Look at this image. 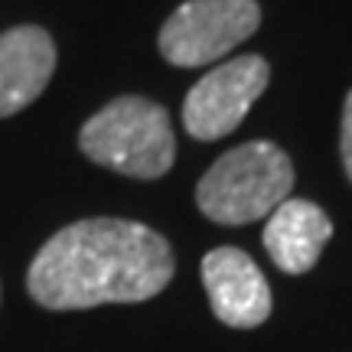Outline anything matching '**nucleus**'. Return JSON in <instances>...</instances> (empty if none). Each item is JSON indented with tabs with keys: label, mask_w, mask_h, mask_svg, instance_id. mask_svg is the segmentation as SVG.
<instances>
[{
	"label": "nucleus",
	"mask_w": 352,
	"mask_h": 352,
	"mask_svg": "<svg viewBox=\"0 0 352 352\" xmlns=\"http://www.w3.org/2000/svg\"><path fill=\"white\" fill-rule=\"evenodd\" d=\"M340 151H342V166H346V176L352 179V91L346 95V104H342V138H340Z\"/></svg>",
	"instance_id": "1a4fd4ad"
},
{
	"label": "nucleus",
	"mask_w": 352,
	"mask_h": 352,
	"mask_svg": "<svg viewBox=\"0 0 352 352\" xmlns=\"http://www.w3.org/2000/svg\"><path fill=\"white\" fill-rule=\"evenodd\" d=\"M170 241L131 219H82L56 232L26 271L30 297L46 310L144 303L173 280Z\"/></svg>",
	"instance_id": "f257e3e1"
},
{
	"label": "nucleus",
	"mask_w": 352,
	"mask_h": 352,
	"mask_svg": "<svg viewBox=\"0 0 352 352\" xmlns=\"http://www.w3.org/2000/svg\"><path fill=\"white\" fill-rule=\"evenodd\" d=\"M78 147L98 166L134 179H160L176 157L166 108L140 95H121L91 114L78 131Z\"/></svg>",
	"instance_id": "f03ea898"
},
{
	"label": "nucleus",
	"mask_w": 352,
	"mask_h": 352,
	"mask_svg": "<svg viewBox=\"0 0 352 352\" xmlns=\"http://www.w3.org/2000/svg\"><path fill=\"white\" fill-rule=\"evenodd\" d=\"M56 72V43L43 26L0 33V118L23 111L46 91Z\"/></svg>",
	"instance_id": "0eeeda50"
},
{
	"label": "nucleus",
	"mask_w": 352,
	"mask_h": 352,
	"mask_svg": "<svg viewBox=\"0 0 352 352\" xmlns=\"http://www.w3.org/2000/svg\"><path fill=\"white\" fill-rule=\"evenodd\" d=\"M202 287L212 314L232 329H254L271 316V287L241 248H215L202 258Z\"/></svg>",
	"instance_id": "423d86ee"
},
{
	"label": "nucleus",
	"mask_w": 352,
	"mask_h": 352,
	"mask_svg": "<svg viewBox=\"0 0 352 352\" xmlns=\"http://www.w3.org/2000/svg\"><path fill=\"white\" fill-rule=\"evenodd\" d=\"M261 23L254 0H186L164 23L157 46L179 69H196L222 59L241 46Z\"/></svg>",
	"instance_id": "20e7f679"
},
{
	"label": "nucleus",
	"mask_w": 352,
	"mask_h": 352,
	"mask_svg": "<svg viewBox=\"0 0 352 352\" xmlns=\"http://www.w3.org/2000/svg\"><path fill=\"white\" fill-rule=\"evenodd\" d=\"M271 69L261 56H239L215 65L189 88L183 101V127L196 140H219L232 134L264 95Z\"/></svg>",
	"instance_id": "39448f33"
},
{
	"label": "nucleus",
	"mask_w": 352,
	"mask_h": 352,
	"mask_svg": "<svg viewBox=\"0 0 352 352\" xmlns=\"http://www.w3.org/2000/svg\"><path fill=\"white\" fill-rule=\"evenodd\" d=\"M294 189V164L271 140H248L222 153L196 186V206L219 226L267 219Z\"/></svg>",
	"instance_id": "7ed1b4c3"
},
{
	"label": "nucleus",
	"mask_w": 352,
	"mask_h": 352,
	"mask_svg": "<svg viewBox=\"0 0 352 352\" xmlns=\"http://www.w3.org/2000/svg\"><path fill=\"white\" fill-rule=\"evenodd\" d=\"M329 239L333 222L310 199H284L264 226V248L284 274H307Z\"/></svg>",
	"instance_id": "6e6552de"
}]
</instances>
